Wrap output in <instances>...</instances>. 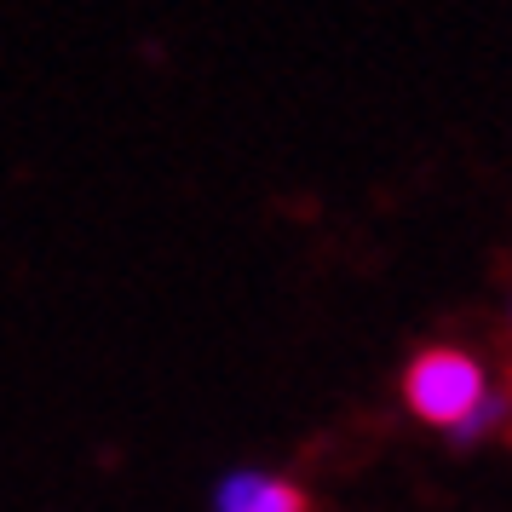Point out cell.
I'll return each mask as SVG.
<instances>
[{
	"instance_id": "obj_1",
	"label": "cell",
	"mask_w": 512,
	"mask_h": 512,
	"mask_svg": "<svg viewBox=\"0 0 512 512\" xmlns=\"http://www.w3.org/2000/svg\"><path fill=\"white\" fill-rule=\"evenodd\" d=\"M484 397H489L484 363L461 346H426L403 369V403L426 426H443V432H461L466 420L484 409Z\"/></svg>"
},
{
	"instance_id": "obj_2",
	"label": "cell",
	"mask_w": 512,
	"mask_h": 512,
	"mask_svg": "<svg viewBox=\"0 0 512 512\" xmlns=\"http://www.w3.org/2000/svg\"><path fill=\"white\" fill-rule=\"evenodd\" d=\"M213 512H311L300 484L288 478H271V472H231L219 495H213Z\"/></svg>"
}]
</instances>
